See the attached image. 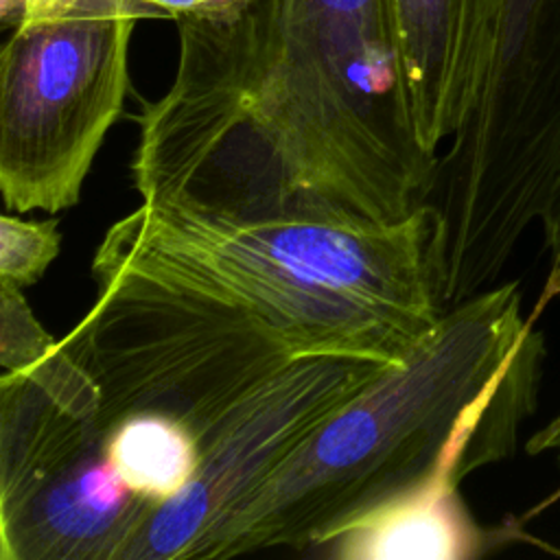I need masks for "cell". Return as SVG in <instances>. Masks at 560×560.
I'll return each instance as SVG.
<instances>
[{"mask_svg": "<svg viewBox=\"0 0 560 560\" xmlns=\"http://www.w3.org/2000/svg\"><path fill=\"white\" fill-rule=\"evenodd\" d=\"M510 540L472 518L459 483L433 481L368 512L322 547L339 560H466Z\"/></svg>", "mask_w": 560, "mask_h": 560, "instance_id": "cell-11", "label": "cell"}, {"mask_svg": "<svg viewBox=\"0 0 560 560\" xmlns=\"http://www.w3.org/2000/svg\"><path fill=\"white\" fill-rule=\"evenodd\" d=\"M55 221H22L11 214L0 219V280L20 289L35 284L59 256Z\"/></svg>", "mask_w": 560, "mask_h": 560, "instance_id": "cell-13", "label": "cell"}, {"mask_svg": "<svg viewBox=\"0 0 560 560\" xmlns=\"http://www.w3.org/2000/svg\"><path fill=\"white\" fill-rule=\"evenodd\" d=\"M92 273L98 298L61 346L94 381L105 431L155 411L184 422L201 453L249 396L302 357L234 302L138 271Z\"/></svg>", "mask_w": 560, "mask_h": 560, "instance_id": "cell-5", "label": "cell"}, {"mask_svg": "<svg viewBox=\"0 0 560 560\" xmlns=\"http://www.w3.org/2000/svg\"><path fill=\"white\" fill-rule=\"evenodd\" d=\"M59 341L46 332L26 304L22 289L0 280V368L22 372L44 359Z\"/></svg>", "mask_w": 560, "mask_h": 560, "instance_id": "cell-14", "label": "cell"}, {"mask_svg": "<svg viewBox=\"0 0 560 560\" xmlns=\"http://www.w3.org/2000/svg\"><path fill=\"white\" fill-rule=\"evenodd\" d=\"M131 0H57L0 52V192L7 210L72 208L129 90Z\"/></svg>", "mask_w": 560, "mask_h": 560, "instance_id": "cell-6", "label": "cell"}, {"mask_svg": "<svg viewBox=\"0 0 560 560\" xmlns=\"http://www.w3.org/2000/svg\"><path fill=\"white\" fill-rule=\"evenodd\" d=\"M107 457L129 490L162 505L179 494L199 468V442L179 420L140 411L107 429Z\"/></svg>", "mask_w": 560, "mask_h": 560, "instance_id": "cell-12", "label": "cell"}, {"mask_svg": "<svg viewBox=\"0 0 560 560\" xmlns=\"http://www.w3.org/2000/svg\"><path fill=\"white\" fill-rule=\"evenodd\" d=\"M385 365L330 352L291 361L201 448L190 483L151 514L125 560H206L210 545L254 492Z\"/></svg>", "mask_w": 560, "mask_h": 560, "instance_id": "cell-7", "label": "cell"}, {"mask_svg": "<svg viewBox=\"0 0 560 560\" xmlns=\"http://www.w3.org/2000/svg\"><path fill=\"white\" fill-rule=\"evenodd\" d=\"M545 337L516 282L438 324L330 413L230 518L208 558L322 547L383 503L505 459L536 409Z\"/></svg>", "mask_w": 560, "mask_h": 560, "instance_id": "cell-2", "label": "cell"}, {"mask_svg": "<svg viewBox=\"0 0 560 560\" xmlns=\"http://www.w3.org/2000/svg\"><path fill=\"white\" fill-rule=\"evenodd\" d=\"M142 18H203L232 13L254 0H131Z\"/></svg>", "mask_w": 560, "mask_h": 560, "instance_id": "cell-15", "label": "cell"}, {"mask_svg": "<svg viewBox=\"0 0 560 560\" xmlns=\"http://www.w3.org/2000/svg\"><path fill=\"white\" fill-rule=\"evenodd\" d=\"M88 429L18 499L0 505V560H125L158 510L114 470Z\"/></svg>", "mask_w": 560, "mask_h": 560, "instance_id": "cell-8", "label": "cell"}, {"mask_svg": "<svg viewBox=\"0 0 560 560\" xmlns=\"http://www.w3.org/2000/svg\"><path fill=\"white\" fill-rule=\"evenodd\" d=\"M291 33L368 125L409 164L435 173L416 131L389 0H284Z\"/></svg>", "mask_w": 560, "mask_h": 560, "instance_id": "cell-9", "label": "cell"}, {"mask_svg": "<svg viewBox=\"0 0 560 560\" xmlns=\"http://www.w3.org/2000/svg\"><path fill=\"white\" fill-rule=\"evenodd\" d=\"M431 217L398 223H228L142 203L101 241L92 271L127 269L234 302L300 354L400 363L438 324Z\"/></svg>", "mask_w": 560, "mask_h": 560, "instance_id": "cell-3", "label": "cell"}, {"mask_svg": "<svg viewBox=\"0 0 560 560\" xmlns=\"http://www.w3.org/2000/svg\"><path fill=\"white\" fill-rule=\"evenodd\" d=\"M540 228H542L545 245L549 249V271L545 278V289L540 300V306H542L551 298H560V192L551 203L549 212L545 214V219L540 221Z\"/></svg>", "mask_w": 560, "mask_h": 560, "instance_id": "cell-16", "label": "cell"}, {"mask_svg": "<svg viewBox=\"0 0 560 560\" xmlns=\"http://www.w3.org/2000/svg\"><path fill=\"white\" fill-rule=\"evenodd\" d=\"M175 24L173 83L138 116L142 203L228 223H398L422 206L433 175L350 105L291 33L284 0Z\"/></svg>", "mask_w": 560, "mask_h": 560, "instance_id": "cell-1", "label": "cell"}, {"mask_svg": "<svg viewBox=\"0 0 560 560\" xmlns=\"http://www.w3.org/2000/svg\"><path fill=\"white\" fill-rule=\"evenodd\" d=\"M560 192V0H497L477 94L422 201L442 282L490 287Z\"/></svg>", "mask_w": 560, "mask_h": 560, "instance_id": "cell-4", "label": "cell"}, {"mask_svg": "<svg viewBox=\"0 0 560 560\" xmlns=\"http://www.w3.org/2000/svg\"><path fill=\"white\" fill-rule=\"evenodd\" d=\"M57 0H0V22L4 28L13 31L22 22L44 13Z\"/></svg>", "mask_w": 560, "mask_h": 560, "instance_id": "cell-17", "label": "cell"}, {"mask_svg": "<svg viewBox=\"0 0 560 560\" xmlns=\"http://www.w3.org/2000/svg\"><path fill=\"white\" fill-rule=\"evenodd\" d=\"M529 455H545L551 453L560 464V411L542 427L538 429L529 442H527Z\"/></svg>", "mask_w": 560, "mask_h": 560, "instance_id": "cell-18", "label": "cell"}, {"mask_svg": "<svg viewBox=\"0 0 560 560\" xmlns=\"http://www.w3.org/2000/svg\"><path fill=\"white\" fill-rule=\"evenodd\" d=\"M413 125L429 153L453 138L481 83L497 0H389Z\"/></svg>", "mask_w": 560, "mask_h": 560, "instance_id": "cell-10", "label": "cell"}]
</instances>
